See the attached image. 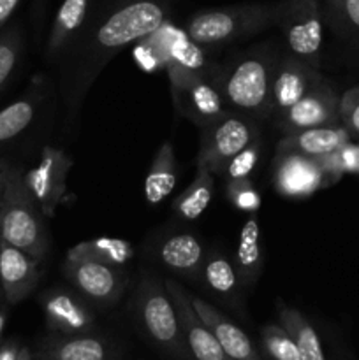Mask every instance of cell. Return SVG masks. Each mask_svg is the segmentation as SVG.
Instances as JSON below:
<instances>
[{"instance_id":"1","label":"cell","mask_w":359,"mask_h":360,"mask_svg":"<svg viewBox=\"0 0 359 360\" xmlns=\"http://www.w3.org/2000/svg\"><path fill=\"white\" fill-rule=\"evenodd\" d=\"M165 18V0H118L97 16L88 18L60 58L65 123L77 115L84 95L109 60L130 42H139L153 34Z\"/></svg>"},{"instance_id":"2","label":"cell","mask_w":359,"mask_h":360,"mask_svg":"<svg viewBox=\"0 0 359 360\" xmlns=\"http://www.w3.org/2000/svg\"><path fill=\"white\" fill-rule=\"evenodd\" d=\"M278 51L259 44L218 65L217 81L227 109L257 120L271 118V81Z\"/></svg>"},{"instance_id":"3","label":"cell","mask_w":359,"mask_h":360,"mask_svg":"<svg viewBox=\"0 0 359 360\" xmlns=\"http://www.w3.org/2000/svg\"><path fill=\"white\" fill-rule=\"evenodd\" d=\"M277 23V2H252L194 13L185 32L203 48H220L260 34Z\"/></svg>"},{"instance_id":"4","label":"cell","mask_w":359,"mask_h":360,"mask_svg":"<svg viewBox=\"0 0 359 360\" xmlns=\"http://www.w3.org/2000/svg\"><path fill=\"white\" fill-rule=\"evenodd\" d=\"M44 218L37 200L25 185L21 169L11 167L0 206V239L42 260L49 252Z\"/></svg>"},{"instance_id":"5","label":"cell","mask_w":359,"mask_h":360,"mask_svg":"<svg viewBox=\"0 0 359 360\" xmlns=\"http://www.w3.org/2000/svg\"><path fill=\"white\" fill-rule=\"evenodd\" d=\"M132 311L153 343L176 357H185L189 348L183 340L176 306L164 281L150 273L143 274L132 295Z\"/></svg>"},{"instance_id":"6","label":"cell","mask_w":359,"mask_h":360,"mask_svg":"<svg viewBox=\"0 0 359 360\" xmlns=\"http://www.w3.org/2000/svg\"><path fill=\"white\" fill-rule=\"evenodd\" d=\"M217 69L218 65L211 72H192L175 63L165 65L176 111L196 123L199 129L227 111L224 95L218 86Z\"/></svg>"},{"instance_id":"7","label":"cell","mask_w":359,"mask_h":360,"mask_svg":"<svg viewBox=\"0 0 359 360\" xmlns=\"http://www.w3.org/2000/svg\"><path fill=\"white\" fill-rule=\"evenodd\" d=\"M277 25L287 51L313 67L320 65L324 42V16L319 0H280L277 2Z\"/></svg>"},{"instance_id":"8","label":"cell","mask_w":359,"mask_h":360,"mask_svg":"<svg viewBox=\"0 0 359 360\" xmlns=\"http://www.w3.org/2000/svg\"><path fill=\"white\" fill-rule=\"evenodd\" d=\"M257 139H260V132L256 120L227 109L201 129L197 158L203 160L215 176H220L224 165Z\"/></svg>"},{"instance_id":"9","label":"cell","mask_w":359,"mask_h":360,"mask_svg":"<svg viewBox=\"0 0 359 360\" xmlns=\"http://www.w3.org/2000/svg\"><path fill=\"white\" fill-rule=\"evenodd\" d=\"M63 276L83 297L102 306L115 304L129 285V276L123 267L73 253H67L65 257Z\"/></svg>"},{"instance_id":"10","label":"cell","mask_w":359,"mask_h":360,"mask_svg":"<svg viewBox=\"0 0 359 360\" xmlns=\"http://www.w3.org/2000/svg\"><path fill=\"white\" fill-rule=\"evenodd\" d=\"M73 169V158L63 150L44 146L37 164L23 172L25 185L37 200L42 214L53 218L67 195V179Z\"/></svg>"},{"instance_id":"11","label":"cell","mask_w":359,"mask_h":360,"mask_svg":"<svg viewBox=\"0 0 359 360\" xmlns=\"http://www.w3.org/2000/svg\"><path fill=\"white\" fill-rule=\"evenodd\" d=\"M319 67L305 62L292 53H278L271 81V118L277 122L299 98L322 81Z\"/></svg>"},{"instance_id":"12","label":"cell","mask_w":359,"mask_h":360,"mask_svg":"<svg viewBox=\"0 0 359 360\" xmlns=\"http://www.w3.org/2000/svg\"><path fill=\"white\" fill-rule=\"evenodd\" d=\"M273 186L285 199H306L329 186L317 158L294 151H278L273 158Z\"/></svg>"},{"instance_id":"13","label":"cell","mask_w":359,"mask_h":360,"mask_svg":"<svg viewBox=\"0 0 359 360\" xmlns=\"http://www.w3.org/2000/svg\"><path fill=\"white\" fill-rule=\"evenodd\" d=\"M340 120V95L326 79L313 86L291 109L275 122L282 134L298 132L313 127L338 125Z\"/></svg>"},{"instance_id":"14","label":"cell","mask_w":359,"mask_h":360,"mask_svg":"<svg viewBox=\"0 0 359 360\" xmlns=\"http://www.w3.org/2000/svg\"><path fill=\"white\" fill-rule=\"evenodd\" d=\"M164 283L176 306L183 340H185L187 348L192 354V357L196 360H229L220 345H218L217 338L213 336V333L208 329L206 323L197 315L196 308L192 304V295L180 285V281L169 278Z\"/></svg>"},{"instance_id":"15","label":"cell","mask_w":359,"mask_h":360,"mask_svg":"<svg viewBox=\"0 0 359 360\" xmlns=\"http://www.w3.org/2000/svg\"><path fill=\"white\" fill-rule=\"evenodd\" d=\"M41 260L0 239V285L9 304L27 299L41 280Z\"/></svg>"},{"instance_id":"16","label":"cell","mask_w":359,"mask_h":360,"mask_svg":"<svg viewBox=\"0 0 359 360\" xmlns=\"http://www.w3.org/2000/svg\"><path fill=\"white\" fill-rule=\"evenodd\" d=\"M157 257L160 266L172 274L199 283L208 252L197 236L190 232H176L162 239L157 246Z\"/></svg>"},{"instance_id":"17","label":"cell","mask_w":359,"mask_h":360,"mask_svg":"<svg viewBox=\"0 0 359 360\" xmlns=\"http://www.w3.org/2000/svg\"><path fill=\"white\" fill-rule=\"evenodd\" d=\"M192 304L201 320L206 323L208 329L217 338L218 345L229 360H260L259 352L256 350L250 338L232 320L222 315L215 306H211L210 302L201 297L192 295Z\"/></svg>"},{"instance_id":"18","label":"cell","mask_w":359,"mask_h":360,"mask_svg":"<svg viewBox=\"0 0 359 360\" xmlns=\"http://www.w3.org/2000/svg\"><path fill=\"white\" fill-rule=\"evenodd\" d=\"M348 141H352L351 132L341 123H338V125L313 127V129L284 134V137L278 141L277 150L294 151V153L305 155V157L319 158L322 155L340 150Z\"/></svg>"},{"instance_id":"19","label":"cell","mask_w":359,"mask_h":360,"mask_svg":"<svg viewBox=\"0 0 359 360\" xmlns=\"http://www.w3.org/2000/svg\"><path fill=\"white\" fill-rule=\"evenodd\" d=\"M94 0H63L58 7L46 41V58L56 62L63 56L70 42L77 37L88 21Z\"/></svg>"},{"instance_id":"20","label":"cell","mask_w":359,"mask_h":360,"mask_svg":"<svg viewBox=\"0 0 359 360\" xmlns=\"http://www.w3.org/2000/svg\"><path fill=\"white\" fill-rule=\"evenodd\" d=\"M232 264H234L243 290H250L259 281L264 269L263 232H260L259 218L256 214H250L239 232Z\"/></svg>"},{"instance_id":"21","label":"cell","mask_w":359,"mask_h":360,"mask_svg":"<svg viewBox=\"0 0 359 360\" xmlns=\"http://www.w3.org/2000/svg\"><path fill=\"white\" fill-rule=\"evenodd\" d=\"M46 320L51 329L65 334H80L92 327V315L83 304V301L76 297L65 288H53L42 299Z\"/></svg>"},{"instance_id":"22","label":"cell","mask_w":359,"mask_h":360,"mask_svg":"<svg viewBox=\"0 0 359 360\" xmlns=\"http://www.w3.org/2000/svg\"><path fill=\"white\" fill-rule=\"evenodd\" d=\"M199 283L210 292L218 301L225 302L231 308L238 309L241 306L243 287L236 274L234 264L229 260L224 253L211 252L204 260L203 271H201Z\"/></svg>"},{"instance_id":"23","label":"cell","mask_w":359,"mask_h":360,"mask_svg":"<svg viewBox=\"0 0 359 360\" xmlns=\"http://www.w3.org/2000/svg\"><path fill=\"white\" fill-rule=\"evenodd\" d=\"M178 178L175 148L171 141H164L155 153L144 179V197L148 206H157L172 193Z\"/></svg>"},{"instance_id":"24","label":"cell","mask_w":359,"mask_h":360,"mask_svg":"<svg viewBox=\"0 0 359 360\" xmlns=\"http://www.w3.org/2000/svg\"><path fill=\"white\" fill-rule=\"evenodd\" d=\"M42 101V79L35 77L23 97L16 98L0 111V144L9 143L25 132L37 115Z\"/></svg>"},{"instance_id":"25","label":"cell","mask_w":359,"mask_h":360,"mask_svg":"<svg viewBox=\"0 0 359 360\" xmlns=\"http://www.w3.org/2000/svg\"><path fill=\"white\" fill-rule=\"evenodd\" d=\"M213 192L215 174L203 160L196 158V174H194L192 183L172 200V211L182 220H197L210 206Z\"/></svg>"},{"instance_id":"26","label":"cell","mask_w":359,"mask_h":360,"mask_svg":"<svg viewBox=\"0 0 359 360\" xmlns=\"http://www.w3.org/2000/svg\"><path fill=\"white\" fill-rule=\"evenodd\" d=\"M277 309L278 322L296 343L299 354H301V360H326L319 336L312 323L305 319V315L299 313L298 309L284 304L282 301L277 304Z\"/></svg>"},{"instance_id":"27","label":"cell","mask_w":359,"mask_h":360,"mask_svg":"<svg viewBox=\"0 0 359 360\" xmlns=\"http://www.w3.org/2000/svg\"><path fill=\"white\" fill-rule=\"evenodd\" d=\"M67 253L84 255L109 266L125 267L134 257V248L129 241L118 238H94L73 246Z\"/></svg>"},{"instance_id":"28","label":"cell","mask_w":359,"mask_h":360,"mask_svg":"<svg viewBox=\"0 0 359 360\" xmlns=\"http://www.w3.org/2000/svg\"><path fill=\"white\" fill-rule=\"evenodd\" d=\"M322 16L341 39L359 48V0H324Z\"/></svg>"},{"instance_id":"29","label":"cell","mask_w":359,"mask_h":360,"mask_svg":"<svg viewBox=\"0 0 359 360\" xmlns=\"http://www.w3.org/2000/svg\"><path fill=\"white\" fill-rule=\"evenodd\" d=\"M49 355L53 360H106L108 348L99 338L73 336L51 343Z\"/></svg>"},{"instance_id":"30","label":"cell","mask_w":359,"mask_h":360,"mask_svg":"<svg viewBox=\"0 0 359 360\" xmlns=\"http://www.w3.org/2000/svg\"><path fill=\"white\" fill-rule=\"evenodd\" d=\"M21 51H23V34L21 28L14 25H7L0 32V91L9 83L11 76L20 63Z\"/></svg>"},{"instance_id":"31","label":"cell","mask_w":359,"mask_h":360,"mask_svg":"<svg viewBox=\"0 0 359 360\" xmlns=\"http://www.w3.org/2000/svg\"><path fill=\"white\" fill-rule=\"evenodd\" d=\"M260 343L264 352L273 360H301L298 347L280 323L264 327L260 330Z\"/></svg>"},{"instance_id":"32","label":"cell","mask_w":359,"mask_h":360,"mask_svg":"<svg viewBox=\"0 0 359 360\" xmlns=\"http://www.w3.org/2000/svg\"><path fill=\"white\" fill-rule=\"evenodd\" d=\"M260 139L253 141L252 144H248L246 148H243L239 153H236L227 164L222 169L220 176L225 181H231V179H246L253 174L257 164H259L260 158Z\"/></svg>"},{"instance_id":"33","label":"cell","mask_w":359,"mask_h":360,"mask_svg":"<svg viewBox=\"0 0 359 360\" xmlns=\"http://www.w3.org/2000/svg\"><path fill=\"white\" fill-rule=\"evenodd\" d=\"M225 193L227 199L236 210L245 211V213L256 214L259 207L263 206V197H260L259 190L253 186L252 179H231L225 185Z\"/></svg>"},{"instance_id":"34","label":"cell","mask_w":359,"mask_h":360,"mask_svg":"<svg viewBox=\"0 0 359 360\" xmlns=\"http://www.w3.org/2000/svg\"><path fill=\"white\" fill-rule=\"evenodd\" d=\"M340 120L341 125L351 132L352 139H359V86L340 95Z\"/></svg>"},{"instance_id":"35","label":"cell","mask_w":359,"mask_h":360,"mask_svg":"<svg viewBox=\"0 0 359 360\" xmlns=\"http://www.w3.org/2000/svg\"><path fill=\"white\" fill-rule=\"evenodd\" d=\"M134 60H136L137 65L143 70H146V72H155V70L164 69L165 67L160 51H158L157 46L150 41V37L137 42L136 49H134Z\"/></svg>"},{"instance_id":"36","label":"cell","mask_w":359,"mask_h":360,"mask_svg":"<svg viewBox=\"0 0 359 360\" xmlns=\"http://www.w3.org/2000/svg\"><path fill=\"white\" fill-rule=\"evenodd\" d=\"M338 158H340L341 171L359 174V144L348 141L338 150Z\"/></svg>"},{"instance_id":"37","label":"cell","mask_w":359,"mask_h":360,"mask_svg":"<svg viewBox=\"0 0 359 360\" xmlns=\"http://www.w3.org/2000/svg\"><path fill=\"white\" fill-rule=\"evenodd\" d=\"M20 4L21 0H0V32L9 25V20L16 13Z\"/></svg>"},{"instance_id":"38","label":"cell","mask_w":359,"mask_h":360,"mask_svg":"<svg viewBox=\"0 0 359 360\" xmlns=\"http://www.w3.org/2000/svg\"><path fill=\"white\" fill-rule=\"evenodd\" d=\"M11 167H13V165L7 164V162H0V206H2L4 192H6L7 185V176H9Z\"/></svg>"},{"instance_id":"39","label":"cell","mask_w":359,"mask_h":360,"mask_svg":"<svg viewBox=\"0 0 359 360\" xmlns=\"http://www.w3.org/2000/svg\"><path fill=\"white\" fill-rule=\"evenodd\" d=\"M18 352L14 347H6L0 350V360H16Z\"/></svg>"},{"instance_id":"40","label":"cell","mask_w":359,"mask_h":360,"mask_svg":"<svg viewBox=\"0 0 359 360\" xmlns=\"http://www.w3.org/2000/svg\"><path fill=\"white\" fill-rule=\"evenodd\" d=\"M16 360H28V354H27V350H21L20 352V355H18V359Z\"/></svg>"},{"instance_id":"41","label":"cell","mask_w":359,"mask_h":360,"mask_svg":"<svg viewBox=\"0 0 359 360\" xmlns=\"http://www.w3.org/2000/svg\"><path fill=\"white\" fill-rule=\"evenodd\" d=\"M4 323H6V315H4V313H0V333H2V329H4Z\"/></svg>"},{"instance_id":"42","label":"cell","mask_w":359,"mask_h":360,"mask_svg":"<svg viewBox=\"0 0 359 360\" xmlns=\"http://www.w3.org/2000/svg\"><path fill=\"white\" fill-rule=\"evenodd\" d=\"M0 292H2V285H0Z\"/></svg>"}]
</instances>
